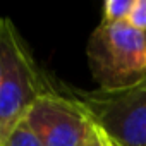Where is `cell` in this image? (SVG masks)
<instances>
[{"label": "cell", "instance_id": "obj_1", "mask_svg": "<svg viewBox=\"0 0 146 146\" xmlns=\"http://www.w3.org/2000/svg\"><path fill=\"white\" fill-rule=\"evenodd\" d=\"M0 146L41 95L52 91L9 19L0 21Z\"/></svg>", "mask_w": 146, "mask_h": 146}, {"label": "cell", "instance_id": "obj_2", "mask_svg": "<svg viewBox=\"0 0 146 146\" xmlns=\"http://www.w3.org/2000/svg\"><path fill=\"white\" fill-rule=\"evenodd\" d=\"M74 98L113 146H146V78L120 88L78 90Z\"/></svg>", "mask_w": 146, "mask_h": 146}, {"label": "cell", "instance_id": "obj_3", "mask_svg": "<svg viewBox=\"0 0 146 146\" xmlns=\"http://www.w3.org/2000/svg\"><path fill=\"white\" fill-rule=\"evenodd\" d=\"M88 58L100 88H120L146 78V33L129 23H102L91 35Z\"/></svg>", "mask_w": 146, "mask_h": 146}, {"label": "cell", "instance_id": "obj_4", "mask_svg": "<svg viewBox=\"0 0 146 146\" xmlns=\"http://www.w3.org/2000/svg\"><path fill=\"white\" fill-rule=\"evenodd\" d=\"M23 120L43 146H84L95 132L86 108L55 91L36 98Z\"/></svg>", "mask_w": 146, "mask_h": 146}, {"label": "cell", "instance_id": "obj_5", "mask_svg": "<svg viewBox=\"0 0 146 146\" xmlns=\"http://www.w3.org/2000/svg\"><path fill=\"white\" fill-rule=\"evenodd\" d=\"M134 0H107L103 4V21L107 24L122 23L127 19Z\"/></svg>", "mask_w": 146, "mask_h": 146}, {"label": "cell", "instance_id": "obj_6", "mask_svg": "<svg viewBox=\"0 0 146 146\" xmlns=\"http://www.w3.org/2000/svg\"><path fill=\"white\" fill-rule=\"evenodd\" d=\"M4 146H43V144L40 143L36 134L28 127V124L24 120H21L16 125V129L11 132V136L7 137Z\"/></svg>", "mask_w": 146, "mask_h": 146}, {"label": "cell", "instance_id": "obj_7", "mask_svg": "<svg viewBox=\"0 0 146 146\" xmlns=\"http://www.w3.org/2000/svg\"><path fill=\"white\" fill-rule=\"evenodd\" d=\"M125 23H129L132 28L146 33V0H134Z\"/></svg>", "mask_w": 146, "mask_h": 146}, {"label": "cell", "instance_id": "obj_8", "mask_svg": "<svg viewBox=\"0 0 146 146\" xmlns=\"http://www.w3.org/2000/svg\"><path fill=\"white\" fill-rule=\"evenodd\" d=\"M95 134H96V146H113V143H112L98 127H95Z\"/></svg>", "mask_w": 146, "mask_h": 146}, {"label": "cell", "instance_id": "obj_9", "mask_svg": "<svg viewBox=\"0 0 146 146\" xmlns=\"http://www.w3.org/2000/svg\"><path fill=\"white\" fill-rule=\"evenodd\" d=\"M84 146H96V134H95V132H93L91 139H90V141H88V143H86Z\"/></svg>", "mask_w": 146, "mask_h": 146}, {"label": "cell", "instance_id": "obj_10", "mask_svg": "<svg viewBox=\"0 0 146 146\" xmlns=\"http://www.w3.org/2000/svg\"><path fill=\"white\" fill-rule=\"evenodd\" d=\"M0 69H2V64H0Z\"/></svg>", "mask_w": 146, "mask_h": 146}]
</instances>
